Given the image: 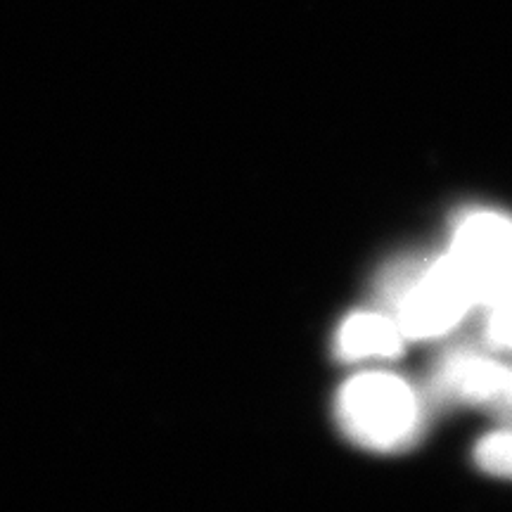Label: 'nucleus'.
<instances>
[{"label":"nucleus","mask_w":512,"mask_h":512,"mask_svg":"<svg viewBox=\"0 0 512 512\" xmlns=\"http://www.w3.org/2000/svg\"><path fill=\"white\" fill-rule=\"evenodd\" d=\"M422 418L418 392L394 373L366 370L339 389V427L368 451L394 453L411 446L422 430Z\"/></svg>","instance_id":"f257e3e1"},{"label":"nucleus","mask_w":512,"mask_h":512,"mask_svg":"<svg viewBox=\"0 0 512 512\" xmlns=\"http://www.w3.org/2000/svg\"><path fill=\"white\" fill-rule=\"evenodd\" d=\"M384 294L403 337L420 342L448 335L477 304L446 254L394 268L384 280Z\"/></svg>","instance_id":"f03ea898"},{"label":"nucleus","mask_w":512,"mask_h":512,"mask_svg":"<svg viewBox=\"0 0 512 512\" xmlns=\"http://www.w3.org/2000/svg\"><path fill=\"white\" fill-rule=\"evenodd\" d=\"M446 256L477 304L512 292V216L494 209L467 211L453 226Z\"/></svg>","instance_id":"7ed1b4c3"},{"label":"nucleus","mask_w":512,"mask_h":512,"mask_svg":"<svg viewBox=\"0 0 512 512\" xmlns=\"http://www.w3.org/2000/svg\"><path fill=\"white\" fill-rule=\"evenodd\" d=\"M512 368L477 349H453L434 368V387L444 399L458 403L501 406Z\"/></svg>","instance_id":"20e7f679"},{"label":"nucleus","mask_w":512,"mask_h":512,"mask_svg":"<svg viewBox=\"0 0 512 512\" xmlns=\"http://www.w3.org/2000/svg\"><path fill=\"white\" fill-rule=\"evenodd\" d=\"M406 337L389 313L358 311L339 325L335 335V356L339 361H368L394 358L403 351Z\"/></svg>","instance_id":"39448f33"},{"label":"nucleus","mask_w":512,"mask_h":512,"mask_svg":"<svg viewBox=\"0 0 512 512\" xmlns=\"http://www.w3.org/2000/svg\"><path fill=\"white\" fill-rule=\"evenodd\" d=\"M475 460L489 475L512 479V427L486 434L475 448Z\"/></svg>","instance_id":"423d86ee"},{"label":"nucleus","mask_w":512,"mask_h":512,"mask_svg":"<svg viewBox=\"0 0 512 512\" xmlns=\"http://www.w3.org/2000/svg\"><path fill=\"white\" fill-rule=\"evenodd\" d=\"M484 337L494 349L512 351V292L484 302Z\"/></svg>","instance_id":"0eeeda50"},{"label":"nucleus","mask_w":512,"mask_h":512,"mask_svg":"<svg viewBox=\"0 0 512 512\" xmlns=\"http://www.w3.org/2000/svg\"><path fill=\"white\" fill-rule=\"evenodd\" d=\"M501 406L505 408V411L512 413V375H510V382H508V389H505V396L501 401Z\"/></svg>","instance_id":"6e6552de"}]
</instances>
